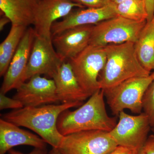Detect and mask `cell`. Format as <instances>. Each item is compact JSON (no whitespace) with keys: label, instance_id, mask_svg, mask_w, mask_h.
I'll use <instances>...</instances> for the list:
<instances>
[{"label":"cell","instance_id":"obj_20","mask_svg":"<svg viewBox=\"0 0 154 154\" xmlns=\"http://www.w3.org/2000/svg\"><path fill=\"white\" fill-rule=\"evenodd\" d=\"M118 16L137 21H147L148 14L144 0H128L116 5Z\"/></svg>","mask_w":154,"mask_h":154},{"label":"cell","instance_id":"obj_14","mask_svg":"<svg viewBox=\"0 0 154 154\" xmlns=\"http://www.w3.org/2000/svg\"><path fill=\"white\" fill-rule=\"evenodd\" d=\"M93 26L85 25L70 28L52 36L54 47L62 60H69L88 47Z\"/></svg>","mask_w":154,"mask_h":154},{"label":"cell","instance_id":"obj_23","mask_svg":"<svg viewBox=\"0 0 154 154\" xmlns=\"http://www.w3.org/2000/svg\"><path fill=\"white\" fill-rule=\"evenodd\" d=\"M74 2L88 8H97L107 5L111 0H71Z\"/></svg>","mask_w":154,"mask_h":154},{"label":"cell","instance_id":"obj_31","mask_svg":"<svg viewBox=\"0 0 154 154\" xmlns=\"http://www.w3.org/2000/svg\"><path fill=\"white\" fill-rule=\"evenodd\" d=\"M153 129L154 130V128H153Z\"/></svg>","mask_w":154,"mask_h":154},{"label":"cell","instance_id":"obj_8","mask_svg":"<svg viewBox=\"0 0 154 154\" xmlns=\"http://www.w3.org/2000/svg\"><path fill=\"white\" fill-rule=\"evenodd\" d=\"M118 116V122L109 131V135L117 145L139 152L146 141L151 128L148 116L143 112L133 116L124 111Z\"/></svg>","mask_w":154,"mask_h":154},{"label":"cell","instance_id":"obj_25","mask_svg":"<svg viewBox=\"0 0 154 154\" xmlns=\"http://www.w3.org/2000/svg\"><path fill=\"white\" fill-rule=\"evenodd\" d=\"M139 152L126 147L118 146L108 154H139Z\"/></svg>","mask_w":154,"mask_h":154},{"label":"cell","instance_id":"obj_32","mask_svg":"<svg viewBox=\"0 0 154 154\" xmlns=\"http://www.w3.org/2000/svg\"></svg>","mask_w":154,"mask_h":154},{"label":"cell","instance_id":"obj_11","mask_svg":"<svg viewBox=\"0 0 154 154\" xmlns=\"http://www.w3.org/2000/svg\"><path fill=\"white\" fill-rule=\"evenodd\" d=\"M85 8L71 0H40L33 24L36 35L52 38L51 28L57 20L65 17L75 8Z\"/></svg>","mask_w":154,"mask_h":154},{"label":"cell","instance_id":"obj_4","mask_svg":"<svg viewBox=\"0 0 154 154\" xmlns=\"http://www.w3.org/2000/svg\"><path fill=\"white\" fill-rule=\"evenodd\" d=\"M153 79L152 74L148 76L135 77L102 90L112 114L117 117L125 109L137 114L142 113L144 95Z\"/></svg>","mask_w":154,"mask_h":154},{"label":"cell","instance_id":"obj_27","mask_svg":"<svg viewBox=\"0 0 154 154\" xmlns=\"http://www.w3.org/2000/svg\"><path fill=\"white\" fill-rule=\"evenodd\" d=\"M8 153L9 154H47L48 152L46 148H34L33 150L29 153H23L13 149L10 150Z\"/></svg>","mask_w":154,"mask_h":154},{"label":"cell","instance_id":"obj_7","mask_svg":"<svg viewBox=\"0 0 154 154\" xmlns=\"http://www.w3.org/2000/svg\"><path fill=\"white\" fill-rule=\"evenodd\" d=\"M108 131L90 130L64 136L60 154H108L117 146Z\"/></svg>","mask_w":154,"mask_h":154},{"label":"cell","instance_id":"obj_15","mask_svg":"<svg viewBox=\"0 0 154 154\" xmlns=\"http://www.w3.org/2000/svg\"><path fill=\"white\" fill-rule=\"evenodd\" d=\"M51 79L55 83L59 102L61 103L83 102L90 97L80 86L68 61L62 63Z\"/></svg>","mask_w":154,"mask_h":154},{"label":"cell","instance_id":"obj_16","mask_svg":"<svg viewBox=\"0 0 154 154\" xmlns=\"http://www.w3.org/2000/svg\"><path fill=\"white\" fill-rule=\"evenodd\" d=\"M42 138L21 129L16 125L0 119V154H6L14 147L27 145L34 148H46Z\"/></svg>","mask_w":154,"mask_h":154},{"label":"cell","instance_id":"obj_9","mask_svg":"<svg viewBox=\"0 0 154 154\" xmlns=\"http://www.w3.org/2000/svg\"><path fill=\"white\" fill-rule=\"evenodd\" d=\"M63 62L54 47L52 38L36 35L24 75V82L36 75H45L51 79Z\"/></svg>","mask_w":154,"mask_h":154},{"label":"cell","instance_id":"obj_10","mask_svg":"<svg viewBox=\"0 0 154 154\" xmlns=\"http://www.w3.org/2000/svg\"><path fill=\"white\" fill-rule=\"evenodd\" d=\"M17 90L13 98L22 102L24 107H38L59 102L54 81L41 75L31 77Z\"/></svg>","mask_w":154,"mask_h":154},{"label":"cell","instance_id":"obj_28","mask_svg":"<svg viewBox=\"0 0 154 154\" xmlns=\"http://www.w3.org/2000/svg\"><path fill=\"white\" fill-rule=\"evenodd\" d=\"M9 22H11L9 18L5 15H3L2 17L0 19V30L1 31H2L3 30L5 26Z\"/></svg>","mask_w":154,"mask_h":154},{"label":"cell","instance_id":"obj_29","mask_svg":"<svg viewBox=\"0 0 154 154\" xmlns=\"http://www.w3.org/2000/svg\"><path fill=\"white\" fill-rule=\"evenodd\" d=\"M47 154H60V153L57 148H52V149L48 152Z\"/></svg>","mask_w":154,"mask_h":154},{"label":"cell","instance_id":"obj_12","mask_svg":"<svg viewBox=\"0 0 154 154\" xmlns=\"http://www.w3.org/2000/svg\"><path fill=\"white\" fill-rule=\"evenodd\" d=\"M35 37L33 28H27L4 76L0 92L6 94L24 83V75Z\"/></svg>","mask_w":154,"mask_h":154},{"label":"cell","instance_id":"obj_18","mask_svg":"<svg viewBox=\"0 0 154 154\" xmlns=\"http://www.w3.org/2000/svg\"><path fill=\"white\" fill-rule=\"evenodd\" d=\"M134 49L138 59L143 66L151 72L154 70V17L147 22L137 40Z\"/></svg>","mask_w":154,"mask_h":154},{"label":"cell","instance_id":"obj_5","mask_svg":"<svg viewBox=\"0 0 154 154\" xmlns=\"http://www.w3.org/2000/svg\"><path fill=\"white\" fill-rule=\"evenodd\" d=\"M146 23L119 16L107 19L93 25L90 45L105 47L127 42L135 43Z\"/></svg>","mask_w":154,"mask_h":154},{"label":"cell","instance_id":"obj_21","mask_svg":"<svg viewBox=\"0 0 154 154\" xmlns=\"http://www.w3.org/2000/svg\"><path fill=\"white\" fill-rule=\"evenodd\" d=\"M153 79L147 89L143 99V112L148 116L151 127L154 128V71Z\"/></svg>","mask_w":154,"mask_h":154},{"label":"cell","instance_id":"obj_17","mask_svg":"<svg viewBox=\"0 0 154 154\" xmlns=\"http://www.w3.org/2000/svg\"><path fill=\"white\" fill-rule=\"evenodd\" d=\"M40 0H0L2 15L12 25L28 27L34 24L36 9Z\"/></svg>","mask_w":154,"mask_h":154},{"label":"cell","instance_id":"obj_1","mask_svg":"<svg viewBox=\"0 0 154 154\" xmlns=\"http://www.w3.org/2000/svg\"><path fill=\"white\" fill-rule=\"evenodd\" d=\"M83 102L49 104L38 107H24L2 115L6 121L31 130L52 148H58L64 136L57 129L59 116L64 110L80 107Z\"/></svg>","mask_w":154,"mask_h":154},{"label":"cell","instance_id":"obj_24","mask_svg":"<svg viewBox=\"0 0 154 154\" xmlns=\"http://www.w3.org/2000/svg\"><path fill=\"white\" fill-rule=\"evenodd\" d=\"M139 154H154V135L148 137Z\"/></svg>","mask_w":154,"mask_h":154},{"label":"cell","instance_id":"obj_30","mask_svg":"<svg viewBox=\"0 0 154 154\" xmlns=\"http://www.w3.org/2000/svg\"><path fill=\"white\" fill-rule=\"evenodd\" d=\"M127 1H128V0H111V2L113 3V4L117 5Z\"/></svg>","mask_w":154,"mask_h":154},{"label":"cell","instance_id":"obj_13","mask_svg":"<svg viewBox=\"0 0 154 154\" xmlns=\"http://www.w3.org/2000/svg\"><path fill=\"white\" fill-rule=\"evenodd\" d=\"M84 8L73 9L61 20L54 22L51 28L52 37L67 29L79 26L96 25L118 16L116 13V5L111 2L100 8Z\"/></svg>","mask_w":154,"mask_h":154},{"label":"cell","instance_id":"obj_6","mask_svg":"<svg viewBox=\"0 0 154 154\" xmlns=\"http://www.w3.org/2000/svg\"><path fill=\"white\" fill-rule=\"evenodd\" d=\"M106 59L105 47L89 45L76 56L68 60L80 86L90 97L101 89L99 78Z\"/></svg>","mask_w":154,"mask_h":154},{"label":"cell","instance_id":"obj_22","mask_svg":"<svg viewBox=\"0 0 154 154\" xmlns=\"http://www.w3.org/2000/svg\"><path fill=\"white\" fill-rule=\"evenodd\" d=\"M24 107L22 102L19 100L13 98H9L6 96L5 94L0 92V110L4 109H20Z\"/></svg>","mask_w":154,"mask_h":154},{"label":"cell","instance_id":"obj_19","mask_svg":"<svg viewBox=\"0 0 154 154\" xmlns=\"http://www.w3.org/2000/svg\"><path fill=\"white\" fill-rule=\"evenodd\" d=\"M27 27L12 25L5 39L0 45V75L5 76Z\"/></svg>","mask_w":154,"mask_h":154},{"label":"cell","instance_id":"obj_26","mask_svg":"<svg viewBox=\"0 0 154 154\" xmlns=\"http://www.w3.org/2000/svg\"><path fill=\"white\" fill-rule=\"evenodd\" d=\"M148 14L147 22L152 21L154 16V0H144Z\"/></svg>","mask_w":154,"mask_h":154},{"label":"cell","instance_id":"obj_3","mask_svg":"<svg viewBox=\"0 0 154 154\" xmlns=\"http://www.w3.org/2000/svg\"><path fill=\"white\" fill-rule=\"evenodd\" d=\"M105 49L107 59L99 75L100 89L105 90L131 78L151 74L138 59L134 42L109 45Z\"/></svg>","mask_w":154,"mask_h":154},{"label":"cell","instance_id":"obj_2","mask_svg":"<svg viewBox=\"0 0 154 154\" xmlns=\"http://www.w3.org/2000/svg\"><path fill=\"white\" fill-rule=\"evenodd\" d=\"M104 91L100 89L76 110H64L57 121V127L63 136L90 130L109 131L117 124V117H111L106 110Z\"/></svg>","mask_w":154,"mask_h":154}]
</instances>
